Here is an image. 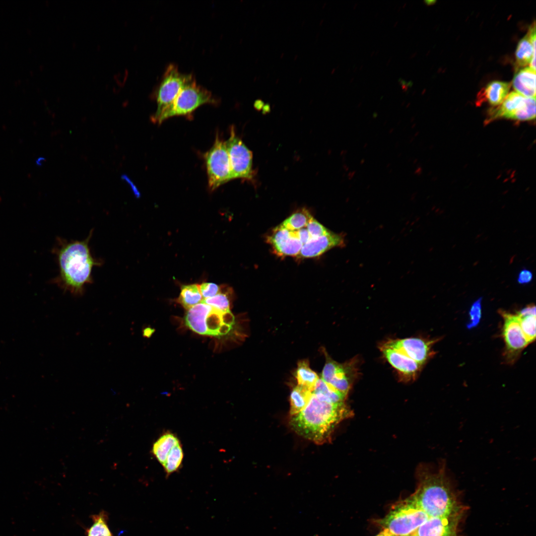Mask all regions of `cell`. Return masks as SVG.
Here are the masks:
<instances>
[{"mask_svg": "<svg viewBox=\"0 0 536 536\" xmlns=\"http://www.w3.org/2000/svg\"><path fill=\"white\" fill-rule=\"evenodd\" d=\"M194 78L191 74H183L177 67L170 65L166 68L155 94L157 108L152 120L157 123L163 112L173 103L181 90Z\"/></svg>", "mask_w": 536, "mask_h": 536, "instance_id": "cell-7", "label": "cell"}, {"mask_svg": "<svg viewBox=\"0 0 536 536\" xmlns=\"http://www.w3.org/2000/svg\"><path fill=\"white\" fill-rule=\"evenodd\" d=\"M344 245V238L341 235L331 232L324 236L314 238L304 244L297 257L301 258L316 257L333 248Z\"/></svg>", "mask_w": 536, "mask_h": 536, "instance_id": "cell-15", "label": "cell"}, {"mask_svg": "<svg viewBox=\"0 0 536 536\" xmlns=\"http://www.w3.org/2000/svg\"><path fill=\"white\" fill-rule=\"evenodd\" d=\"M179 444V440L175 435L167 433L162 435L153 444L152 452L162 465L172 449Z\"/></svg>", "mask_w": 536, "mask_h": 536, "instance_id": "cell-19", "label": "cell"}, {"mask_svg": "<svg viewBox=\"0 0 536 536\" xmlns=\"http://www.w3.org/2000/svg\"><path fill=\"white\" fill-rule=\"evenodd\" d=\"M312 394L311 391L299 385L292 389L290 395V416L298 413L305 407Z\"/></svg>", "mask_w": 536, "mask_h": 536, "instance_id": "cell-21", "label": "cell"}, {"mask_svg": "<svg viewBox=\"0 0 536 536\" xmlns=\"http://www.w3.org/2000/svg\"><path fill=\"white\" fill-rule=\"evenodd\" d=\"M430 517L422 509L405 501L391 511L381 524L394 536H410Z\"/></svg>", "mask_w": 536, "mask_h": 536, "instance_id": "cell-6", "label": "cell"}, {"mask_svg": "<svg viewBox=\"0 0 536 536\" xmlns=\"http://www.w3.org/2000/svg\"><path fill=\"white\" fill-rule=\"evenodd\" d=\"M295 376L298 385L306 388L312 392L319 378L317 373L310 368L309 362L307 359L298 362Z\"/></svg>", "mask_w": 536, "mask_h": 536, "instance_id": "cell-20", "label": "cell"}, {"mask_svg": "<svg viewBox=\"0 0 536 536\" xmlns=\"http://www.w3.org/2000/svg\"><path fill=\"white\" fill-rule=\"evenodd\" d=\"M532 279V272L528 269H523L519 272L517 280L520 284H524L530 282Z\"/></svg>", "mask_w": 536, "mask_h": 536, "instance_id": "cell-33", "label": "cell"}, {"mask_svg": "<svg viewBox=\"0 0 536 536\" xmlns=\"http://www.w3.org/2000/svg\"><path fill=\"white\" fill-rule=\"evenodd\" d=\"M482 298H478L471 305L469 311V319L467 325L468 329L476 327L480 322L481 316Z\"/></svg>", "mask_w": 536, "mask_h": 536, "instance_id": "cell-30", "label": "cell"}, {"mask_svg": "<svg viewBox=\"0 0 536 536\" xmlns=\"http://www.w3.org/2000/svg\"><path fill=\"white\" fill-rule=\"evenodd\" d=\"M504 118L529 121L536 118V97H525L516 91L507 95L503 102L490 111L489 120Z\"/></svg>", "mask_w": 536, "mask_h": 536, "instance_id": "cell-9", "label": "cell"}, {"mask_svg": "<svg viewBox=\"0 0 536 536\" xmlns=\"http://www.w3.org/2000/svg\"><path fill=\"white\" fill-rule=\"evenodd\" d=\"M312 393L335 403L345 402L347 398L346 396L324 381L321 378H319L318 380Z\"/></svg>", "mask_w": 536, "mask_h": 536, "instance_id": "cell-23", "label": "cell"}, {"mask_svg": "<svg viewBox=\"0 0 536 536\" xmlns=\"http://www.w3.org/2000/svg\"><path fill=\"white\" fill-rule=\"evenodd\" d=\"M517 314L521 316L529 315H536V307L534 305L527 306L520 311Z\"/></svg>", "mask_w": 536, "mask_h": 536, "instance_id": "cell-34", "label": "cell"}, {"mask_svg": "<svg viewBox=\"0 0 536 536\" xmlns=\"http://www.w3.org/2000/svg\"><path fill=\"white\" fill-rule=\"evenodd\" d=\"M92 234L91 230L88 236L81 241L58 238L53 249L59 270L53 282L75 296L83 295L85 286L93 282V268L102 264L91 253L89 243Z\"/></svg>", "mask_w": 536, "mask_h": 536, "instance_id": "cell-1", "label": "cell"}, {"mask_svg": "<svg viewBox=\"0 0 536 536\" xmlns=\"http://www.w3.org/2000/svg\"><path fill=\"white\" fill-rule=\"evenodd\" d=\"M121 178H122V179H123V180H124L126 182L128 183V184L130 185V186L131 187H132V189L133 192H134V193L135 194V195L138 196H139L138 193L137 191V190L136 189L134 186L133 185V182L130 179V178L127 175H126L125 174L121 176Z\"/></svg>", "mask_w": 536, "mask_h": 536, "instance_id": "cell-35", "label": "cell"}, {"mask_svg": "<svg viewBox=\"0 0 536 536\" xmlns=\"http://www.w3.org/2000/svg\"><path fill=\"white\" fill-rule=\"evenodd\" d=\"M216 103L217 101L211 93L197 85L194 78L181 90L173 103L161 114L157 123L161 124L174 116L190 115L203 104Z\"/></svg>", "mask_w": 536, "mask_h": 536, "instance_id": "cell-5", "label": "cell"}, {"mask_svg": "<svg viewBox=\"0 0 536 536\" xmlns=\"http://www.w3.org/2000/svg\"><path fill=\"white\" fill-rule=\"evenodd\" d=\"M184 321L188 328L197 334L221 336L232 329L234 317L231 312H222L201 302L187 310Z\"/></svg>", "mask_w": 536, "mask_h": 536, "instance_id": "cell-4", "label": "cell"}, {"mask_svg": "<svg viewBox=\"0 0 536 536\" xmlns=\"http://www.w3.org/2000/svg\"><path fill=\"white\" fill-rule=\"evenodd\" d=\"M200 290L202 298H211L218 293L221 290L222 286L211 282H203L199 285Z\"/></svg>", "mask_w": 536, "mask_h": 536, "instance_id": "cell-32", "label": "cell"}, {"mask_svg": "<svg viewBox=\"0 0 536 536\" xmlns=\"http://www.w3.org/2000/svg\"><path fill=\"white\" fill-rule=\"evenodd\" d=\"M203 300L200 290L199 285L191 284L181 286L177 302L185 309L189 310Z\"/></svg>", "mask_w": 536, "mask_h": 536, "instance_id": "cell-22", "label": "cell"}, {"mask_svg": "<svg viewBox=\"0 0 536 536\" xmlns=\"http://www.w3.org/2000/svg\"><path fill=\"white\" fill-rule=\"evenodd\" d=\"M183 458V452L180 443L173 447L162 465L166 472L170 474L177 470Z\"/></svg>", "mask_w": 536, "mask_h": 536, "instance_id": "cell-27", "label": "cell"}, {"mask_svg": "<svg viewBox=\"0 0 536 536\" xmlns=\"http://www.w3.org/2000/svg\"><path fill=\"white\" fill-rule=\"evenodd\" d=\"M208 186L211 191L232 180L225 142L216 135L210 149L204 154Z\"/></svg>", "mask_w": 536, "mask_h": 536, "instance_id": "cell-8", "label": "cell"}, {"mask_svg": "<svg viewBox=\"0 0 536 536\" xmlns=\"http://www.w3.org/2000/svg\"><path fill=\"white\" fill-rule=\"evenodd\" d=\"M326 362L321 378L335 390L347 396L353 383L357 377V361L352 359L343 363L333 360L324 351Z\"/></svg>", "mask_w": 536, "mask_h": 536, "instance_id": "cell-10", "label": "cell"}, {"mask_svg": "<svg viewBox=\"0 0 536 536\" xmlns=\"http://www.w3.org/2000/svg\"><path fill=\"white\" fill-rule=\"evenodd\" d=\"M312 217L307 210L303 209L292 214L280 225L289 231L298 230L306 227Z\"/></svg>", "mask_w": 536, "mask_h": 536, "instance_id": "cell-26", "label": "cell"}, {"mask_svg": "<svg viewBox=\"0 0 536 536\" xmlns=\"http://www.w3.org/2000/svg\"><path fill=\"white\" fill-rule=\"evenodd\" d=\"M225 142L229 159L232 180L252 179V153L236 134L233 127L231 129L229 137Z\"/></svg>", "mask_w": 536, "mask_h": 536, "instance_id": "cell-11", "label": "cell"}, {"mask_svg": "<svg viewBox=\"0 0 536 536\" xmlns=\"http://www.w3.org/2000/svg\"><path fill=\"white\" fill-rule=\"evenodd\" d=\"M380 349L389 363L396 369L402 378L409 380L415 378L421 365L401 351L384 344Z\"/></svg>", "mask_w": 536, "mask_h": 536, "instance_id": "cell-14", "label": "cell"}, {"mask_svg": "<svg viewBox=\"0 0 536 536\" xmlns=\"http://www.w3.org/2000/svg\"><path fill=\"white\" fill-rule=\"evenodd\" d=\"M152 330L150 328H147L143 330V336L148 337L151 335L152 333Z\"/></svg>", "mask_w": 536, "mask_h": 536, "instance_id": "cell-37", "label": "cell"}, {"mask_svg": "<svg viewBox=\"0 0 536 536\" xmlns=\"http://www.w3.org/2000/svg\"><path fill=\"white\" fill-rule=\"evenodd\" d=\"M376 536H394L391 534L387 530L384 529V530L379 533Z\"/></svg>", "mask_w": 536, "mask_h": 536, "instance_id": "cell-36", "label": "cell"}, {"mask_svg": "<svg viewBox=\"0 0 536 536\" xmlns=\"http://www.w3.org/2000/svg\"><path fill=\"white\" fill-rule=\"evenodd\" d=\"M230 288L226 286H222L221 291L214 296L204 299L201 302L224 312L230 311Z\"/></svg>", "mask_w": 536, "mask_h": 536, "instance_id": "cell-25", "label": "cell"}, {"mask_svg": "<svg viewBox=\"0 0 536 536\" xmlns=\"http://www.w3.org/2000/svg\"><path fill=\"white\" fill-rule=\"evenodd\" d=\"M504 320L502 335L505 349L504 356L510 363L515 362L522 350L529 344L520 327L517 315L501 311Z\"/></svg>", "mask_w": 536, "mask_h": 536, "instance_id": "cell-12", "label": "cell"}, {"mask_svg": "<svg viewBox=\"0 0 536 536\" xmlns=\"http://www.w3.org/2000/svg\"><path fill=\"white\" fill-rule=\"evenodd\" d=\"M521 330L529 344L536 338V315L517 314Z\"/></svg>", "mask_w": 536, "mask_h": 536, "instance_id": "cell-28", "label": "cell"}, {"mask_svg": "<svg viewBox=\"0 0 536 536\" xmlns=\"http://www.w3.org/2000/svg\"><path fill=\"white\" fill-rule=\"evenodd\" d=\"M353 415L345 402L335 403L312 394L305 407L291 416V428L299 435L321 445L331 440L337 425Z\"/></svg>", "mask_w": 536, "mask_h": 536, "instance_id": "cell-2", "label": "cell"}, {"mask_svg": "<svg viewBox=\"0 0 536 536\" xmlns=\"http://www.w3.org/2000/svg\"><path fill=\"white\" fill-rule=\"evenodd\" d=\"M434 342L418 337H410L389 340L384 344L401 351L422 365L432 354L431 347Z\"/></svg>", "mask_w": 536, "mask_h": 536, "instance_id": "cell-13", "label": "cell"}, {"mask_svg": "<svg viewBox=\"0 0 536 536\" xmlns=\"http://www.w3.org/2000/svg\"><path fill=\"white\" fill-rule=\"evenodd\" d=\"M535 22L530 27L529 31L518 42L516 50L517 64L523 67L530 64L536 70V26Z\"/></svg>", "mask_w": 536, "mask_h": 536, "instance_id": "cell-16", "label": "cell"}, {"mask_svg": "<svg viewBox=\"0 0 536 536\" xmlns=\"http://www.w3.org/2000/svg\"><path fill=\"white\" fill-rule=\"evenodd\" d=\"M306 227L310 235L314 238L324 236L331 232L313 217L310 219Z\"/></svg>", "mask_w": 536, "mask_h": 536, "instance_id": "cell-31", "label": "cell"}, {"mask_svg": "<svg viewBox=\"0 0 536 536\" xmlns=\"http://www.w3.org/2000/svg\"><path fill=\"white\" fill-rule=\"evenodd\" d=\"M88 536H112L103 515L94 516V523L88 530Z\"/></svg>", "mask_w": 536, "mask_h": 536, "instance_id": "cell-29", "label": "cell"}, {"mask_svg": "<svg viewBox=\"0 0 536 536\" xmlns=\"http://www.w3.org/2000/svg\"><path fill=\"white\" fill-rule=\"evenodd\" d=\"M303 244L297 238L294 231L288 230L286 239L279 246L273 249L275 252L281 256H298Z\"/></svg>", "mask_w": 536, "mask_h": 536, "instance_id": "cell-24", "label": "cell"}, {"mask_svg": "<svg viewBox=\"0 0 536 536\" xmlns=\"http://www.w3.org/2000/svg\"><path fill=\"white\" fill-rule=\"evenodd\" d=\"M512 85L516 92L522 95L536 97V70L530 67L519 69L513 77Z\"/></svg>", "mask_w": 536, "mask_h": 536, "instance_id": "cell-17", "label": "cell"}, {"mask_svg": "<svg viewBox=\"0 0 536 536\" xmlns=\"http://www.w3.org/2000/svg\"><path fill=\"white\" fill-rule=\"evenodd\" d=\"M419 484L416 491L406 502L418 507L431 517L451 515L465 512L458 500L442 462L433 470L422 467L419 471Z\"/></svg>", "mask_w": 536, "mask_h": 536, "instance_id": "cell-3", "label": "cell"}, {"mask_svg": "<svg viewBox=\"0 0 536 536\" xmlns=\"http://www.w3.org/2000/svg\"><path fill=\"white\" fill-rule=\"evenodd\" d=\"M510 82L494 80L489 83L481 92V97L492 106L501 104L508 94Z\"/></svg>", "mask_w": 536, "mask_h": 536, "instance_id": "cell-18", "label": "cell"}]
</instances>
